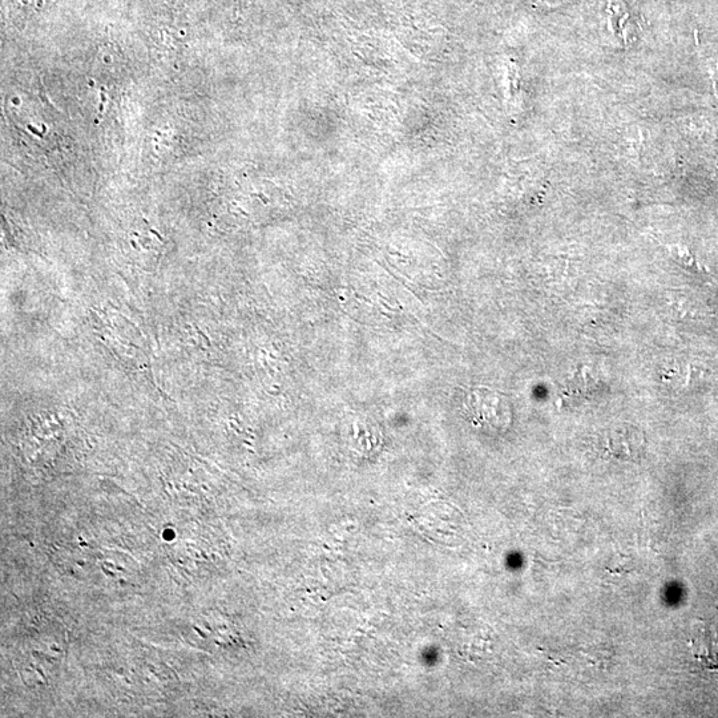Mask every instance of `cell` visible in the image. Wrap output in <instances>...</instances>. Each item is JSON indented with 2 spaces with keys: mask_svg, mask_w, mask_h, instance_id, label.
<instances>
[]
</instances>
